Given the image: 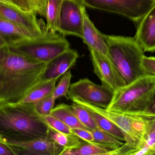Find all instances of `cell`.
<instances>
[{"label": "cell", "instance_id": "6da1fadb", "mask_svg": "<svg viewBox=\"0 0 155 155\" xmlns=\"http://www.w3.org/2000/svg\"><path fill=\"white\" fill-rule=\"evenodd\" d=\"M46 64L11 46L0 50V105L21 102L41 81Z\"/></svg>", "mask_w": 155, "mask_h": 155}, {"label": "cell", "instance_id": "7a4b0ae2", "mask_svg": "<svg viewBox=\"0 0 155 155\" xmlns=\"http://www.w3.org/2000/svg\"><path fill=\"white\" fill-rule=\"evenodd\" d=\"M49 127L34 104L0 105V135L3 141L23 142L48 137Z\"/></svg>", "mask_w": 155, "mask_h": 155}, {"label": "cell", "instance_id": "3957f363", "mask_svg": "<svg viewBox=\"0 0 155 155\" xmlns=\"http://www.w3.org/2000/svg\"><path fill=\"white\" fill-rule=\"evenodd\" d=\"M107 56L127 84L148 75L143 65V50L135 37L104 34Z\"/></svg>", "mask_w": 155, "mask_h": 155}, {"label": "cell", "instance_id": "277c9868", "mask_svg": "<svg viewBox=\"0 0 155 155\" xmlns=\"http://www.w3.org/2000/svg\"><path fill=\"white\" fill-rule=\"evenodd\" d=\"M74 102L87 110L102 115L119 127L123 132L124 144L118 149L112 151L109 155H135L143 147L146 124L145 120L141 116L136 114L120 113L109 111L80 100H75Z\"/></svg>", "mask_w": 155, "mask_h": 155}, {"label": "cell", "instance_id": "5b68a950", "mask_svg": "<svg viewBox=\"0 0 155 155\" xmlns=\"http://www.w3.org/2000/svg\"><path fill=\"white\" fill-rule=\"evenodd\" d=\"M155 88V76H145L114 91L106 109L120 113H142L146 110Z\"/></svg>", "mask_w": 155, "mask_h": 155}, {"label": "cell", "instance_id": "8992f818", "mask_svg": "<svg viewBox=\"0 0 155 155\" xmlns=\"http://www.w3.org/2000/svg\"><path fill=\"white\" fill-rule=\"evenodd\" d=\"M11 47L33 59L47 63L69 49L70 44L63 35L46 31L41 36Z\"/></svg>", "mask_w": 155, "mask_h": 155}, {"label": "cell", "instance_id": "52a82bcc", "mask_svg": "<svg viewBox=\"0 0 155 155\" xmlns=\"http://www.w3.org/2000/svg\"><path fill=\"white\" fill-rule=\"evenodd\" d=\"M85 7L118 14L138 23L155 0H81Z\"/></svg>", "mask_w": 155, "mask_h": 155}, {"label": "cell", "instance_id": "ba28073f", "mask_svg": "<svg viewBox=\"0 0 155 155\" xmlns=\"http://www.w3.org/2000/svg\"><path fill=\"white\" fill-rule=\"evenodd\" d=\"M114 92L103 85L84 78L71 85L68 97L72 101L80 100L106 109L111 103Z\"/></svg>", "mask_w": 155, "mask_h": 155}, {"label": "cell", "instance_id": "9c48e42d", "mask_svg": "<svg viewBox=\"0 0 155 155\" xmlns=\"http://www.w3.org/2000/svg\"><path fill=\"white\" fill-rule=\"evenodd\" d=\"M84 7L81 0H63L57 32L64 35H75L82 39Z\"/></svg>", "mask_w": 155, "mask_h": 155}, {"label": "cell", "instance_id": "30bf717a", "mask_svg": "<svg viewBox=\"0 0 155 155\" xmlns=\"http://www.w3.org/2000/svg\"><path fill=\"white\" fill-rule=\"evenodd\" d=\"M94 72L103 85L113 91L126 85L124 78L109 58L88 48Z\"/></svg>", "mask_w": 155, "mask_h": 155}, {"label": "cell", "instance_id": "8fae6325", "mask_svg": "<svg viewBox=\"0 0 155 155\" xmlns=\"http://www.w3.org/2000/svg\"><path fill=\"white\" fill-rule=\"evenodd\" d=\"M37 14L34 11L24 12L17 8L0 3V17L23 26L38 35L47 31L44 22L38 20Z\"/></svg>", "mask_w": 155, "mask_h": 155}, {"label": "cell", "instance_id": "7c38bea8", "mask_svg": "<svg viewBox=\"0 0 155 155\" xmlns=\"http://www.w3.org/2000/svg\"><path fill=\"white\" fill-rule=\"evenodd\" d=\"M4 142L19 148V155H61L64 151L48 136L26 142Z\"/></svg>", "mask_w": 155, "mask_h": 155}, {"label": "cell", "instance_id": "4fadbf2b", "mask_svg": "<svg viewBox=\"0 0 155 155\" xmlns=\"http://www.w3.org/2000/svg\"><path fill=\"white\" fill-rule=\"evenodd\" d=\"M78 56L77 51L70 48L55 56L46 64L41 81L58 80L75 65Z\"/></svg>", "mask_w": 155, "mask_h": 155}, {"label": "cell", "instance_id": "5bb4252c", "mask_svg": "<svg viewBox=\"0 0 155 155\" xmlns=\"http://www.w3.org/2000/svg\"><path fill=\"white\" fill-rule=\"evenodd\" d=\"M38 35L26 28L0 17V50Z\"/></svg>", "mask_w": 155, "mask_h": 155}, {"label": "cell", "instance_id": "9a60e30c", "mask_svg": "<svg viewBox=\"0 0 155 155\" xmlns=\"http://www.w3.org/2000/svg\"><path fill=\"white\" fill-rule=\"evenodd\" d=\"M135 38L144 52H155V3L138 22Z\"/></svg>", "mask_w": 155, "mask_h": 155}, {"label": "cell", "instance_id": "2e32d148", "mask_svg": "<svg viewBox=\"0 0 155 155\" xmlns=\"http://www.w3.org/2000/svg\"><path fill=\"white\" fill-rule=\"evenodd\" d=\"M84 36L83 42L88 46L100 53L107 56V45L104 34L99 32L89 19L86 10L83 8ZM108 57V56H107Z\"/></svg>", "mask_w": 155, "mask_h": 155}, {"label": "cell", "instance_id": "e0dca14e", "mask_svg": "<svg viewBox=\"0 0 155 155\" xmlns=\"http://www.w3.org/2000/svg\"><path fill=\"white\" fill-rule=\"evenodd\" d=\"M55 79L41 81L19 103L35 104L52 94L56 86Z\"/></svg>", "mask_w": 155, "mask_h": 155}, {"label": "cell", "instance_id": "ac0fdd59", "mask_svg": "<svg viewBox=\"0 0 155 155\" xmlns=\"http://www.w3.org/2000/svg\"><path fill=\"white\" fill-rule=\"evenodd\" d=\"M116 149L115 147L108 145L86 142L79 148L64 151L62 155H108Z\"/></svg>", "mask_w": 155, "mask_h": 155}, {"label": "cell", "instance_id": "d6986e66", "mask_svg": "<svg viewBox=\"0 0 155 155\" xmlns=\"http://www.w3.org/2000/svg\"><path fill=\"white\" fill-rule=\"evenodd\" d=\"M51 115L62 121L72 129L81 128L87 130L78 119L71 105L64 103L57 105L54 107Z\"/></svg>", "mask_w": 155, "mask_h": 155}, {"label": "cell", "instance_id": "ffe728a7", "mask_svg": "<svg viewBox=\"0 0 155 155\" xmlns=\"http://www.w3.org/2000/svg\"><path fill=\"white\" fill-rule=\"evenodd\" d=\"M48 136L64 148L63 153L64 151L79 148L86 143L74 134H66L50 128H49Z\"/></svg>", "mask_w": 155, "mask_h": 155}, {"label": "cell", "instance_id": "44dd1931", "mask_svg": "<svg viewBox=\"0 0 155 155\" xmlns=\"http://www.w3.org/2000/svg\"><path fill=\"white\" fill-rule=\"evenodd\" d=\"M63 2V0H47L45 18L47 31L57 32Z\"/></svg>", "mask_w": 155, "mask_h": 155}, {"label": "cell", "instance_id": "7402d4cb", "mask_svg": "<svg viewBox=\"0 0 155 155\" xmlns=\"http://www.w3.org/2000/svg\"><path fill=\"white\" fill-rule=\"evenodd\" d=\"M87 110L90 112L98 128L116 137L120 141L125 142L124 134L119 127L102 115L90 110Z\"/></svg>", "mask_w": 155, "mask_h": 155}, {"label": "cell", "instance_id": "603a6c76", "mask_svg": "<svg viewBox=\"0 0 155 155\" xmlns=\"http://www.w3.org/2000/svg\"><path fill=\"white\" fill-rule=\"evenodd\" d=\"M71 106L78 119L88 131H92L98 127L90 112L87 109L74 103Z\"/></svg>", "mask_w": 155, "mask_h": 155}, {"label": "cell", "instance_id": "cb8c5ba5", "mask_svg": "<svg viewBox=\"0 0 155 155\" xmlns=\"http://www.w3.org/2000/svg\"><path fill=\"white\" fill-rule=\"evenodd\" d=\"M136 115L145 120L146 126L143 139L144 144L151 147L155 143V114L142 113Z\"/></svg>", "mask_w": 155, "mask_h": 155}, {"label": "cell", "instance_id": "d4e9b609", "mask_svg": "<svg viewBox=\"0 0 155 155\" xmlns=\"http://www.w3.org/2000/svg\"><path fill=\"white\" fill-rule=\"evenodd\" d=\"M90 132L94 136V142L112 146L117 149H118L124 144V143H123L116 137L98 127Z\"/></svg>", "mask_w": 155, "mask_h": 155}, {"label": "cell", "instance_id": "484cf974", "mask_svg": "<svg viewBox=\"0 0 155 155\" xmlns=\"http://www.w3.org/2000/svg\"><path fill=\"white\" fill-rule=\"evenodd\" d=\"M72 73L70 70L63 75L61 79L54 88L53 93V97L56 100L61 96L68 97V93L71 86Z\"/></svg>", "mask_w": 155, "mask_h": 155}, {"label": "cell", "instance_id": "4316f807", "mask_svg": "<svg viewBox=\"0 0 155 155\" xmlns=\"http://www.w3.org/2000/svg\"><path fill=\"white\" fill-rule=\"evenodd\" d=\"M41 117L49 128L66 134H74L71 128L58 118L51 115L44 116Z\"/></svg>", "mask_w": 155, "mask_h": 155}, {"label": "cell", "instance_id": "83f0119b", "mask_svg": "<svg viewBox=\"0 0 155 155\" xmlns=\"http://www.w3.org/2000/svg\"><path fill=\"white\" fill-rule=\"evenodd\" d=\"M55 100L51 95L35 103V108L37 113L41 116L49 115L51 114L52 110L54 107Z\"/></svg>", "mask_w": 155, "mask_h": 155}, {"label": "cell", "instance_id": "f1b7e54d", "mask_svg": "<svg viewBox=\"0 0 155 155\" xmlns=\"http://www.w3.org/2000/svg\"><path fill=\"white\" fill-rule=\"evenodd\" d=\"M19 148L0 141V155H19Z\"/></svg>", "mask_w": 155, "mask_h": 155}, {"label": "cell", "instance_id": "f546056e", "mask_svg": "<svg viewBox=\"0 0 155 155\" xmlns=\"http://www.w3.org/2000/svg\"><path fill=\"white\" fill-rule=\"evenodd\" d=\"M33 10L37 14L45 17L47 0H29Z\"/></svg>", "mask_w": 155, "mask_h": 155}, {"label": "cell", "instance_id": "4dcf8cb0", "mask_svg": "<svg viewBox=\"0 0 155 155\" xmlns=\"http://www.w3.org/2000/svg\"><path fill=\"white\" fill-rule=\"evenodd\" d=\"M73 133L78 137L87 143L94 142V136L90 131L81 128L73 129Z\"/></svg>", "mask_w": 155, "mask_h": 155}, {"label": "cell", "instance_id": "1f68e13d", "mask_svg": "<svg viewBox=\"0 0 155 155\" xmlns=\"http://www.w3.org/2000/svg\"><path fill=\"white\" fill-rule=\"evenodd\" d=\"M143 65L148 74L155 76V57L144 56Z\"/></svg>", "mask_w": 155, "mask_h": 155}, {"label": "cell", "instance_id": "d6a6232c", "mask_svg": "<svg viewBox=\"0 0 155 155\" xmlns=\"http://www.w3.org/2000/svg\"><path fill=\"white\" fill-rule=\"evenodd\" d=\"M12 1L22 11L24 12L34 11L29 0H12Z\"/></svg>", "mask_w": 155, "mask_h": 155}, {"label": "cell", "instance_id": "836d02e7", "mask_svg": "<svg viewBox=\"0 0 155 155\" xmlns=\"http://www.w3.org/2000/svg\"><path fill=\"white\" fill-rule=\"evenodd\" d=\"M143 113L155 114V88L149 105L147 108L145 112Z\"/></svg>", "mask_w": 155, "mask_h": 155}, {"label": "cell", "instance_id": "e575fe53", "mask_svg": "<svg viewBox=\"0 0 155 155\" xmlns=\"http://www.w3.org/2000/svg\"><path fill=\"white\" fill-rule=\"evenodd\" d=\"M0 3L6 5H9V6H12V7H14V8L21 10L12 0H0Z\"/></svg>", "mask_w": 155, "mask_h": 155}, {"label": "cell", "instance_id": "d590c367", "mask_svg": "<svg viewBox=\"0 0 155 155\" xmlns=\"http://www.w3.org/2000/svg\"><path fill=\"white\" fill-rule=\"evenodd\" d=\"M151 148H152V150L153 152L154 155L155 154V143L151 147Z\"/></svg>", "mask_w": 155, "mask_h": 155}, {"label": "cell", "instance_id": "8d00e7d4", "mask_svg": "<svg viewBox=\"0 0 155 155\" xmlns=\"http://www.w3.org/2000/svg\"><path fill=\"white\" fill-rule=\"evenodd\" d=\"M2 136L0 135V141H2Z\"/></svg>", "mask_w": 155, "mask_h": 155}]
</instances>
